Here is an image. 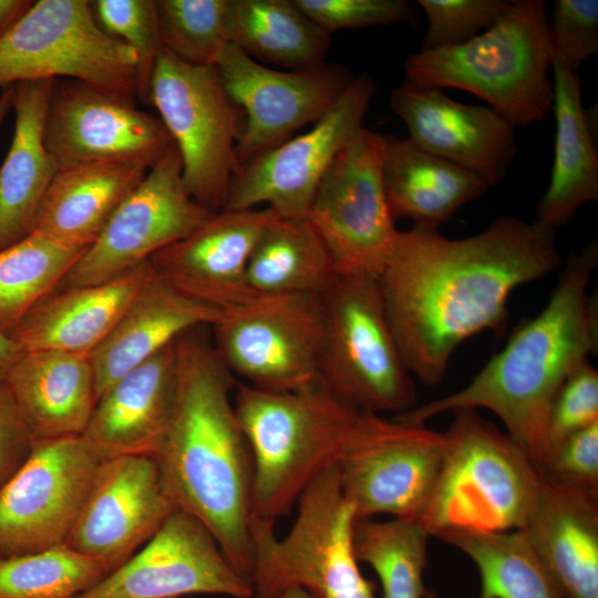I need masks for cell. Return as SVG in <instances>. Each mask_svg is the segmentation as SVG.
I'll list each match as a JSON object with an SVG mask.
<instances>
[{"label": "cell", "mask_w": 598, "mask_h": 598, "mask_svg": "<svg viewBox=\"0 0 598 598\" xmlns=\"http://www.w3.org/2000/svg\"><path fill=\"white\" fill-rule=\"evenodd\" d=\"M559 262L555 230L537 220L502 217L462 239L399 231L377 281L409 373L441 382L456 348L484 330L501 333L512 292Z\"/></svg>", "instance_id": "6da1fadb"}, {"label": "cell", "mask_w": 598, "mask_h": 598, "mask_svg": "<svg viewBox=\"0 0 598 598\" xmlns=\"http://www.w3.org/2000/svg\"><path fill=\"white\" fill-rule=\"evenodd\" d=\"M205 328L189 330L175 342L176 400L156 460L177 509L200 520L249 581L252 456L235 411L237 380L216 354Z\"/></svg>", "instance_id": "7a4b0ae2"}, {"label": "cell", "mask_w": 598, "mask_h": 598, "mask_svg": "<svg viewBox=\"0 0 598 598\" xmlns=\"http://www.w3.org/2000/svg\"><path fill=\"white\" fill-rule=\"evenodd\" d=\"M597 262V243L571 254L547 305L516 329L467 385L392 419L424 425L447 411L489 410L538 471L548 453L554 400L567 378L598 350L597 298L587 291Z\"/></svg>", "instance_id": "3957f363"}, {"label": "cell", "mask_w": 598, "mask_h": 598, "mask_svg": "<svg viewBox=\"0 0 598 598\" xmlns=\"http://www.w3.org/2000/svg\"><path fill=\"white\" fill-rule=\"evenodd\" d=\"M234 405L252 456L254 515L272 522L338 463L365 413L321 383L272 392L237 382Z\"/></svg>", "instance_id": "277c9868"}, {"label": "cell", "mask_w": 598, "mask_h": 598, "mask_svg": "<svg viewBox=\"0 0 598 598\" xmlns=\"http://www.w3.org/2000/svg\"><path fill=\"white\" fill-rule=\"evenodd\" d=\"M549 69L543 0H514L481 34L461 44L411 53L404 63L405 82L467 91L515 127L542 122L553 111Z\"/></svg>", "instance_id": "5b68a950"}, {"label": "cell", "mask_w": 598, "mask_h": 598, "mask_svg": "<svg viewBox=\"0 0 598 598\" xmlns=\"http://www.w3.org/2000/svg\"><path fill=\"white\" fill-rule=\"evenodd\" d=\"M439 473L419 522L430 536L520 529L540 475L526 453L476 409L452 411Z\"/></svg>", "instance_id": "8992f818"}, {"label": "cell", "mask_w": 598, "mask_h": 598, "mask_svg": "<svg viewBox=\"0 0 598 598\" xmlns=\"http://www.w3.org/2000/svg\"><path fill=\"white\" fill-rule=\"evenodd\" d=\"M295 522L282 538L275 522L254 518L252 598H276L299 586L316 598H375V584L363 576L353 545L355 522L338 470L319 473L298 501Z\"/></svg>", "instance_id": "52a82bcc"}, {"label": "cell", "mask_w": 598, "mask_h": 598, "mask_svg": "<svg viewBox=\"0 0 598 598\" xmlns=\"http://www.w3.org/2000/svg\"><path fill=\"white\" fill-rule=\"evenodd\" d=\"M320 302V383L359 411L400 415L414 408V384L377 278L338 276Z\"/></svg>", "instance_id": "ba28073f"}, {"label": "cell", "mask_w": 598, "mask_h": 598, "mask_svg": "<svg viewBox=\"0 0 598 598\" xmlns=\"http://www.w3.org/2000/svg\"><path fill=\"white\" fill-rule=\"evenodd\" d=\"M147 101L179 153L185 190L207 210L220 212L239 167L236 144L244 115L228 96L217 66L186 63L163 48Z\"/></svg>", "instance_id": "9c48e42d"}, {"label": "cell", "mask_w": 598, "mask_h": 598, "mask_svg": "<svg viewBox=\"0 0 598 598\" xmlns=\"http://www.w3.org/2000/svg\"><path fill=\"white\" fill-rule=\"evenodd\" d=\"M68 76L134 100L138 59L97 24L91 1L38 0L0 39V86Z\"/></svg>", "instance_id": "30bf717a"}, {"label": "cell", "mask_w": 598, "mask_h": 598, "mask_svg": "<svg viewBox=\"0 0 598 598\" xmlns=\"http://www.w3.org/2000/svg\"><path fill=\"white\" fill-rule=\"evenodd\" d=\"M209 328L216 354L243 383L272 392L320 383V295H255Z\"/></svg>", "instance_id": "8fae6325"}, {"label": "cell", "mask_w": 598, "mask_h": 598, "mask_svg": "<svg viewBox=\"0 0 598 598\" xmlns=\"http://www.w3.org/2000/svg\"><path fill=\"white\" fill-rule=\"evenodd\" d=\"M384 146L385 135L363 127L338 154L309 208L338 276L378 278L398 238L383 186Z\"/></svg>", "instance_id": "7c38bea8"}, {"label": "cell", "mask_w": 598, "mask_h": 598, "mask_svg": "<svg viewBox=\"0 0 598 598\" xmlns=\"http://www.w3.org/2000/svg\"><path fill=\"white\" fill-rule=\"evenodd\" d=\"M443 433L365 412L336 464L355 520L377 515L417 519L441 465Z\"/></svg>", "instance_id": "4fadbf2b"}, {"label": "cell", "mask_w": 598, "mask_h": 598, "mask_svg": "<svg viewBox=\"0 0 598 598\" xmlns=\"http://www.w3.org/2000/svg\"><path fill=\"white\" fill-rule=\"evenodd\" d=\"M374 90L370 75L354 76L311 128L241 165L221 210L265 205L283 218L306 217L329 167L363 128Z\"/></svg>", "instance_id": "5bb4252c"}, {"label": "cell", "mask_w": 598, "mask_h": 598, "mask_svg": "<svg viewBox=\"0 0 598 598\" xmlns=\"http://www.w3.org/2000/svg\"><path fill=\"white\" fill-rule=\"evenodd\" d=\"M101 458L82 435L35 440L0 488V557L65 543Z\"/></svg>", "instance_id": "9a60e30c"}, {"label": "cell", "mask_w": 598, "mask_h": 598, "mask_svg": "<svg viewBox=\"0 0 598 598\" xmlns=\"http://www.w3.org/2000/svg\"><path fill=\"white\" fill-rule=\"evenodd\" d=\"M212 214L185 190L181 156L173 145L123 200L56 289L114 279L193 233Z\"/></svg>", "instance_id": "2e32d148"}, {"label": "cell", "mask_w": 598, "mask_h": 598, "mask_svg": "<svg viewBox=\"0 0 598 598\" xmlns=\"http://www.w3.org/2000/svg\"><path fill=\"white\" fill-rule=\"evenodd\" d=\"M216 66L228 96L244 115L236 144L239 167L287 141L299 128L315 124L354 79L348 69L334 64L306 70L271 69L231 43Z\"/></svg>", "instance_id": "e0dca14e"}, {"label": "cell", "mask_w": 598, "mask_h": 598, "mask_svg": "<svg viewBox=\"0 0 598 598\" xmlns=\"http://www.w3.org/2000/svg\"><path fill=\"white\" fill-rule=\"evenodd\" d=\"M195 594L252 598V588L208 528L176 509L137 553L75 598H179Z\"/></svg>", "instance_id": "ac0fdd59"}, {"label": "cell", "mask_w": 598, "mask_h": 598, "mask_svg": "<svg viewBox=\"0 0 598 598\" xmlns=\"http://www.w3.org/2000/svg\"><path fill=\"white\" fill-rule=\"evenodd\" d=\"M44 142L58 171L94 162L141 163L151 168L174 145L161 118L138 110L134 100L56 80Z\"/></svg>", "instance_id": "d6986e66"}, {"label": "cell", "mask_w": 598, "mask_h": 598, "mask_svg": "<svg viewBox=\"0 0 598 598\" xmlns=\"http://www.w3.org/2000/svg\"><path fill=\"white\" fill-rule=\"evenodd\" d=\"M176 509L155 457L103 460L64 544L105 561L112 570L144 545Z\"/></svg>", "instance_id": "ffe728a7"}, {"label": "cell", "mask_w": 598, "mask_h": 598, "mask_svg": "<svg viewBox=\"0 0 598 598\" xmlns=\"http://www.w3.org/2000/svg\"><path fill=\"white\" fill-rule=\"evenodd\" d=\"M279 217L268 207L214 213L150 261L184 293L226 311L255 296L247 283L249 258L264 230Z\"/></svg>", "instance_id": "44dd1931"}, {"label": "cell", "mask_w": 598, "mask_h": 598, "mask_svg": "<svg viewBox=\"0 0 598 598\" xmlns=\"http://www.w3.org/2000/svg\"><path fill=\"white\" fill-rule=\"evenodd\" d=\"M410 140L488 186L506 175L516 154L515 126L491 107L460 103L436 87L404 82L390 99Z\"/></svg>", "instance_id": "7402d4cb"}, {"label": "cell", "mask_w": 598, "mask_h": 598, "mask_svg": "<svg viewBox=\"0 0 598 598\" xmlns=\"http://www.w3.org/2000/svg\"><path fill=\"white\" fill-rule=\"evenodd\" d=\"M175 342L124 373L97 399L82 436L101 461L125 455L156 458L176 400Z\"/></svg>", "instance_id": "603a6c76"}, {"label": "cell", "mask_w": 598, "mask_h": 598, "mask_svg": "<svg viewBox=\"0 0 598 598\" xmlns=\"http://www.w3.org/2000/svg\"><path fill=\"white\" fill-rule=\"evenodd\" d=\"M151 272L148 260L101 283L55 289L30 309L10 339L23 352L92 354L112 333Z\"/></svg>", "instance_id": "cb8c5ba5"}, {"label": "cell", "mask_w": 598, "mask_h": 598, "mask_svg": "<svg viewBox=\"0 0 598 598\" xmlns=\"http://www.w3.org/2000/svg\"><path fill=\"white\" fill-rule=\"evenodd\" d=\"M520 530L567 598H598V491L540 475Z\"/></svg>", "instance_id": "d4e9b609"}, {"label": "cell", "mask_w": 598, "mask_h": 598, "mask_svg": "<svg viewBox=\"0 0 598 598\" xmlns=\"http://www.w3.org/2000/svg\"><path fill=\"white\" fill-rule=\"evenodd\" d=\"M221 312L174 287L152 266V272L112 333L91 354L96 401L124 373L185 332L212 327Z\"/></svg>", "instance_id": "484cf974"}, {"label": "cell", "mask_w": 598, "mask_h": 598, "mask_svg": "<svg viewBox=\"0 0 598 598\" xmlns=\"http://www.w3.org/2000/svg\"><path fill=\"white\" fill-rule=\"evenodd\" d=\"M6 384L34 440L82 435L96 403L91 354L23 352Z\"/></svg>", "instance_id": "4316f807"}, {"label": "cell", "mask_w": 598, "mask_h": 598, "mask_svg": "<svg viewBox=\"0 0 598 598\" xmlns=\"http://www.w3.org/2000/svg\"><path fill=\"white\" fill-rule=\"evenodd\" d=\"M55 80L14 84L16 124L0 167V250L30 235L58 173L44 142V125Z\"/></svg>", "instance_id": "83f0119b"}, {"label": "cell", "mask_w": 598, "mask_h": 598, "mask_svg": "<svg viewBox=\"0 0 598 598\" xmlns=\"http://www.w3.org/2000/svg\"><path fill=\"white\" fill-rule=\"evenodd\" d=\"M148 171L130 162H94L58 171L33 230L66 247L87 249Z\"/></svg>", "instance_id": "f1b7e54d"}, {"label": "cell", "mask_w": 598, "mask_h": 598, "mask_svg": "<svg viewBox=\"0 0 598 598\" xmlns=\"http://www.w3.org/2000/svg\"><path fill=\"white\" fill-rule=\"evenodd\" d=\"M383 186L390 214L414 227L437 229L464 204L484 194L480 176L425 151L412 140L385 136Z\"/></svg>", "instance_id": "f546056e"}, {"label": "cell", "mask_w": 598, "mask_h": 598, "mask_svg": "<svg viewBox=\"0 0 598 598\" xmlns=\"http://www.w3.org/2000/svg\"><path fill=\"white\" fill-rule=\"evenodd\" d=\"M556 118L555 154L548 188L537 206V221L556 230L578 208L598 199V156L592 124L581 103L580 79L551 55Z\"/></svg>", "instance_id": "4dcf8cb0"}, {"label": "cell", "mask_w": 598, "mask_h": 598, "mask_svg": "<svg viewBox=\"0 0 598 598\" xmlns=\"http://www.w3.org/2000/svg\"><path fill=\"white\" fill-rule=\"evenodd\" d=\"M338 277L308 217H279L257 240L247 267L254 295H321Z\"/></svg>", "instance_id": "1f68e13d"}, {"label": "cell", "mask_w": 598, "mask_h": 598, "mask_svg": "<svg viewBox=\"0 0 598 598\" xmlns=\"http://www.w3.org/2000/svg\"><path fill=\"white\" fill-rule=\"evenodd\" d=\"M330 42L295 0H233L231 44L260 63L312 69L324 63Z\"/></svg>", "instance_id": "d6a6232c"}, {"label": "cell", "mask_w": 598, "mask_h": 598, "mask_svg": "<svg viewBox=\"0 0 598 598\" xmlns=\"http://www.w3.org/2000/svg\"><path fill=\"white\" fill-rule=\"evenodd\" d=\"M440 539L462 550L475 564L481 578L478 598H567L520 529L457 532Z\"/></svg>", "instance_id": "836d02e7"}, {"label": "cell", "mask_w": 598, "mask_h": 598, "mask_svg": "<svg viewBox=\"0 0 598 598\" xmlns=\"http://www.w3.org/2000/svg\"><path fill=\"white\" fill-rule=\"evenodd\" d=\"M85 249L33 230L0 250V332L10 338L24 316L59 283Z\"/></svg>", "instance_id": "e575fe53"}, {"label": "cell", "mask_w": 598, "mask_h": 598, "mask_svg": "<svg viewBox=\"0 0 598 598\" xmlns=\"http://www.w3.org/2000/svg\"><path fill=\"white\" fill-rule=\"evenodd\" d=\"M429 536L417 519L354 522L357 558L377 574L382 598H424Z\"/></svg>", "instance_id": "d590c367"}, {"label": "cell", "mask_w": 598, "mask_h": 598, "mask_svg": "<svg viewBox=\"0 0 598 598\" xmlns=\"http://www.w3.org/2000/svg\"><path fill=\"white\" fill-rule=\"evenodd\" d=\"M111 571L66 544L0 558V598H75Z\"/></svg>", "instance_id": "8d00e7d4"}, {"label": "cell", "mask_w": 598, "mask_h": 598, "mask_svg": "<svg viewBox=\"0 0 598 598\" xmlns=\"http://www.w3.org/2000/svg\"><path fill=\"white\" fill-rule=\"evenodd\" d=\"M163 48L194 65H216L231 43L233 0H156Z\"/></svg>", "instance_id": "74e56055"}, {"label": "cell", "mask_w": 598, "mask_h": 598, "mask_svg": "<svg viewBox=\"0 0 598 598\" xmlns=\"http://www.w3.org/2000/svg\"><path fill=\"white\" fill-rule=\"evenodd\" d=\"M91 7L100 28L136 53L138 97L147 101L151 74L163 49L156 0H96Z\"/></svg>", "instance_id": "f35d334b"}, {"label": "cell", "mask_w": 598, "mask_h": 598, "mask_svg": "<svg viewBox=\"0 0 598 598\" xmlns=\"http://www.w3.org/2000/svg\"><path fill=\"white\" fill-rule=\"evenodd\" d=\"M508 0H417L427 30L421 50L464 43L494 25L507 11Z\"/></svg>", "instance_id": "ab89813d"}, {"label": "cell", "mask_w": 598, "mask_h": 598, "mask_svg": "<svg viewBox=\"0 0 598 598\" xmlns=\"http://www.w3.org/2000/svg\"><path fill=\"white\" fill-rule=\"evenodd\" d=\"M315 23L328 33L341 29L419 24L420 11L403 0H295Z\"/></svg>", "instance_id": "60d3db41"}, {"label": "cell", "mask_w": 598, "mask_h": 598, "mask_svg": "<svg viewBox=\"0 0 598 598\" xmlns=\"http://www.w3.org/2000/svg\"><path fill=\"white\" fill-rule=\"evenodd\" d=\"M548 39L551 55L577 72L587 59L598 53V1H555Z\"/></svg>", "instance_id": "b9f144b4"}, {"label": "cell", "mask_w": 598, "mask_h": 598, "mask_svg": "<svg viewBox=\"0 0 598 598\" xmlns=\"http://www.w3.org/2000/svg\"><path fill=\"white\" fill-rule=\"evenodd\" d=\"M595 423H598V371L587 361L567 378L554 400L547 456L563 440Z\"/></svg>", "instance_id": "7bdbcfd3"}, {"label": "cell", "mask_w": 598, "mask_h": 598, "mask_svg": "<svg viewBox=\"0 0 598 598\" xmlns=\"http://www.w3.org/2000/svg\"><path fill=\"white\" fill-rule=\"evenodd\" d=\"M538 473L558 483L598 491V423L563 440Z\"/></svg>", "instance_id": "ee69618b"}, {"label": "cell", "mask_w": 598, "mask_h": 598, "mask_svg": "<svg viewBox=\"0 0 598 598\" xmlns=\"http://www.w3.org/2000/svg\"><path fill=\"white\" fill-rule=\"evenodd\" d=\"M34 441L11 391L0 383V488L28 458Z\"/></svg>", "instance_id": "f6af8a7d"}, {"label": "cell", "mask_w": 598, "mask_h": 598, "mask_svg": "<svg viewBox=\"0 0 598 598\" xmlns=\"http://www.w3.org/2000/svg\"><path fill=\"white\" fill-rule=\"evenodd\" d=\"M33 3V0H0V39L21 21Z\"/></svg>", "instance_id": "bcb514c9"}, {"label": "cell", "mask_w": 598, "mask_h": 598, "mask_svg": "<svg viewBox=\"0 0 598 598\" xmlns=\"http://www.w3.org/2000/svg\"><path fill=\"white\" fill-rule=\"evenodd\" d=\"M23 351L7 336L0 332V383L6 382L9 371Z\"/></svg>", "instance_id": "7dc6e473"}, {"label": "cell", "mask_w": 598, "mask_h": 598, "mask_svg": "<svg viewBox=\"0 0 598 598\" xmlns=\"http://www.w3.org/2000/svg\"><path fill=\"white\" fill-rule=\"evenodd\" d=\"M14 85H8L1 87L0 94V125L13 107L14 100Z\"/></svg>", "instance_id": "c3c4849f"}, {"label": "cell", "mask_w": 598, "mask_h": 598, "mask_svg": "<svg viewBox=\"0 0 598 598\" xmlns=\"http://www.w3.org/2000/svg\"><path fill=\"white\" fill-rule=\"evenodd\" d=\"M276 598H316V597L302 587L292 586L283 590Z\"/></svg>", "instance_id": "681fc988"}, {"label": "cell", "mask_w": 598, "mask_h": 598, "mask_svg": "<svg viewBox=\"0 0 598 598\" xmlns=\"http://www.w3.org/2000/svg\"><path fill=\"white\" fill-rule=\"evenodd\" d=\"M424 598H437V596L434 591L426 590Z\"/></svg>", "instance_id": "f907efd6"}, {"label": "cell", "mask_w": 598, "mask_h": 598, "mask_svg": "<svg viewBox=\"0 0 598 598\" xmlns=\"http://www.w3.org/2000/svg\"><path fill=\"white\" fill-rule=\"evenodd\" d=\"M1 558V557H0Z\"/></svg>", "instance_id": "816d5d0a"}]
</instances>
